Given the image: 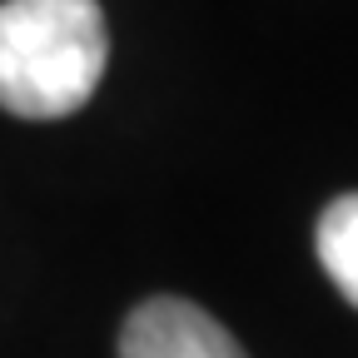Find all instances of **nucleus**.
Returning <instances> with one entry per match:
<instances>
[{"instance_id":"nucleus-3","label":"nucleus","mask_w":358,"mask_h":358,"mask_svg":"<svg viewBox=\"0 0 358 358\" xmlns=\"http://www.w3.org/2000/svg\"><path fill=\"white\" fill-rule=\"evenodd\" d=\"M313 249H319V264L334 279V289L358 308V194H338L319 214Z\"/></svg>"},{"instance_id":"nucleus-1","label":"nucleus","mask_w":358,"mask_h":358,"mask_svg":"<svg viewBox=\"0 0 358 358\" xmlns=\"http://www.w3.org/2000/svg\"><path fill=\"white\" fill-rule=\"evenodd\" d=\"M105 60L100 0H0V110L65 120L100 90Z\"/></svg>"},{"instance_id":"nucleus-2","label":"nucleus","mask_w":358,"mask_h":358,"mask_svg":"<svg viewBox=\"0 0 358 358\" xmlns=\"http://www.w3.org/2000/svg\"><path fill=\"white\" fill-rule=\"evenodd\" d=\"M120 358H249V353L199 303L159 294L124 319Z\"/></svg>"}]
</instances>
